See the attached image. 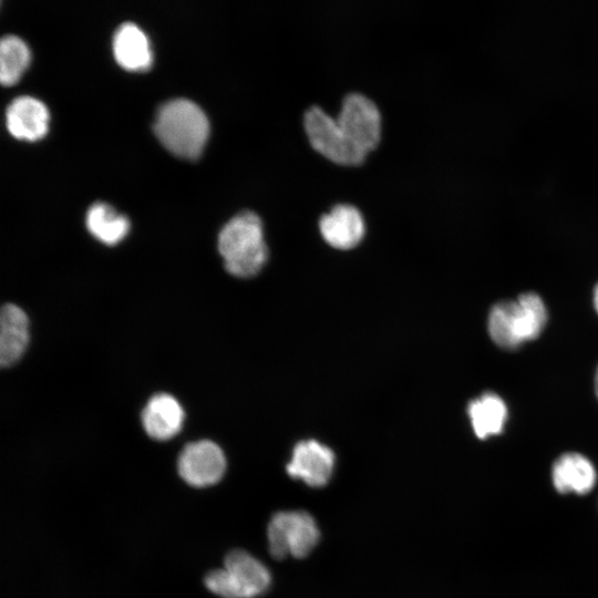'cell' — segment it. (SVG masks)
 <instances>
[{
    "mask_svg": "<svg viewBox=\"0 0 598 598\" xmlns=\"http://www.w3.org/2000/svg\"><path fill=\"white\" fill-rule=\"evenodd\" d=\"M217 248L227 272L239 278L257 275L268 258L262 220L250 210L235 215L219 231Z\"/></svg>",
    "mask_w": 598,
    "mask_h": 598,
    "instance_id": "cell-1",
    "label": "cell"
},
{
    "mask_svg": "<svg viewBox=\"0 0 598 598\" xmlns=\"http://www.w3.org/2000/svg\"><path fill=\"white\" fill-rule=\"evenodd\" d=\"M153 130L167 151L185 159H196L207 142L209 123L194 102L175 99L158 107Z\"/></svg>",
    "mask_w": 598,
    "mask_h": 598,
    "instance_id": "cell-2",
    "label": "cell"
},
{
    "mask_svg": "<svg viewBox=\"0 0 598 598\" xmlns=\"http://www.w3.org/2000/svg\"><path fill=\"white\" fill-rule=\"evenodd\" d=\"M547 321L542 298L527 292L515 300L494 305L488 315L487 328L492 340L504 349H515L536 339Z\"/></svg>",
    "mask_w": 598,
    "mask_h": 598,
    "instance_id": "cell-3",
    "label": "cell"
},
{
    "mask_svg": "<svg viewBox=\"0 0 598 598\" xmlns=\"http://www.w3.org/2000/svg\"><path fill=\"white\" fill-rule=\"evenodd\" d=\"M270 580L267 567L243 549L230 550L224 567L204 577L207 589L221 598H256L267 590Z\"/></svg>",
    "mask_w": 598,
    "mask_h": 598,
    "instance_id": "cell-4",
    "label": "cell"
},
{
    "mask_svg": "<svg viewBox=\"0 0 598 598\" xmlns=\"http://www.w3.org/2000/svg\"><path fill=\"white\" fill-rule=\"evenodd\" d=\"M269 551L276 559L288 555L303 558L319 542V528L312 516L302 511L276 513L267 529Z\"/></svg>",
    "mask_w": 598,
    "mask_h": 598,
    "instance_id": "cell-5",
    "label": "cell"
},
{
    "mask_svg": "<svg viewBox=\"0 0 598 598\" xmlns=\"http://www.w3.org/2000/svg\"><path fill=\"white\" fill-rule=\"evenodd\" d=\"M336 121L347 140L365 156L381 142L380 110L362 93L351 92L343 97Z\"/></svg>",
    "mask_w": 598,
    "mask_h": 598,
    "instance_id": "cell-6",
    "label": "cell"
},
{
    "mask_svg": "<svg viewBox=\"0 0 598 598\" xmlns=\"http://www.w3.org/2000/svg\"><path fill=\"white\" fill-rule=\"evenodd\" d=\"M303 128L311 147L337 165L357 166L367 158L347 140L336 118L320 106L313 105L305 112Z\"/></svg>",
    "mask_w": 598,
    "mask_h": 598,
    "instance_id": "cell-7",
    "label": "cell"
},
{
    "mask_svg": "<svg viewBox=\"0 0 598 598\" xmlns=\"http://www.w3.org/2000/svg\"><path fill=\"white\" fill-rule=\"evenodd\" d=\"M179 476L193 487L218 483L226 471L223 450L213 441L200 440L186 444L177 460Z\"/></svg>",
    "mask_w": 598,
    "mask_h": 598,
    "instance_id": "cell-8",
    "label": "cell"
},
{
    "mask_svg": "<svg viewBox=\"0 0 598 598\" xmlns=\"http://www.w3.org/2000/svg\"><path fill=\"white\" fill-rule=\"evenodd\" d=\"M336 456L328 446L313 441L299 442L287 464V473L312 487L324 486L333 472Z\"/></svg>",
    "mask_w": 598,
    "mask_h": 598,
    "instance_id": "cell-9",
    "label": "cell"
},
{
    "mask_svg": "<svg viewBox=\"0 0 598 598\" xmlns=\"http://www.w3.org/2000/svg\"><path fill=\"white\" fill-rule=\"evenodd\" d=\"M324 241L337 249H351L360 244L365 233L361 212L350 204H338L319 219Z\"/></svg>",
    "mask_w": 598,
    "mask_h": 598,
    "instance_id": "cell-10",
    "label": "cell"
},
{
    "mask_svg": "<svg viewBox=\"0 0 598 598\" xmlns=\"http://www.w3.org/2000/svg\"><path fill=\"white\" fill-rule=\"evenodd\" d=\"M141 419L150 437L156 441H167L182 430L185 412L173 395L157 393L147 401Z\"/></svg>",
    "mask_w": 598,
    "mask_h": 598,
    "instance_id": "cell-11",
    "label": "cell"
},
{
    "mask_svg": "<svg viewBox=\"0 0 598 598\" xmlns=\"http://www.w3.org/2000/svg\"><path fill=\"white\" fill-rule=\"evenodd\" d=\"M6 124L11 135L20 140L37 141L48 132L49 112L35 97L19 96L7 107Z\"/></svg>",
    "mask_w": 598,
    "mask_h": 598,
    "instance_id": "cell-12",
    "label": "cell"
},
{
    "mask_svg": "<svg viewBox=\"0 0 598 598\" xmlns=\"http://www.w3.org/2000/svg\"><path fill=\"white\" fill-rule=\"evenodd\" d=\"M29 343V319L14 303H6L0 312V364L9 368L23 355Z\"/></svg>",
    "mask_w": 598,
    "mask_h": 598,
    "instance_id": "cell-13",
    "label": "cell"
},
{
    "mask_svg": "<svg viewBox=\"0 0 598 598\" xmlns=\"http://www.w3.org/2000/svg\"><path fill=\"white\" fill-rule=\"evenodd\" d=\"M116 62L128 71H146L152 65V51L145 33L134 23L121 24L113 37Z\"/></svg>",
    "mask_w": 598,
    "mask_h": 598,
    "instance_id": "cell-14",
    "label": "cell"
},
{
    "mask_svg": "<svg viewBox=\"0 0 598 598\" xmlns=\"http://www.w3.org/2000/svg\"><path fill=\"white\" fill-rule=\"evenodd\" d=\"M592 463L581 454L566 453L553 466V483L559 493L586 494L595 485Z\"/></svg>",
    "mask_w": 598,
    "mask_h": 598,
    "instance_id": "cell-15",
    "label": "cell"
},
{
    "mask_svg": "<svg viewBox=\"0 0 598 598\" xmlns=\"http://www.w3.org/2000/svg\"><path fill=\"white\" fill-rule=\"evenodd\" d=\"M467 412L476 436L482 440L499 434L507 417L505 402L493 392H486L472 400Z\"/></svg>",
    "mask_w": 598,
    "mask_h": 598,
    "instance_id": "cell-16",
    "label": "cell"
},
{
    "mask_svg": "<svg viewBox=\"0 0 598 598\" xmlns=\"http://www.w3.org/2000/svg\"><path fill=\"white\" fill-rule=\"evenodd\" d=\"M85 223L90 234L109 246L123 240L130 230V221L124 215L100 202L89 208Z\"/></svg>",
    "mask_w": 598,
    "mask_h": 598,
    "instance_id": "cell-17",
    "label": "cell"
},
{
    "mask_svg": "<svg viewBox=\"0 0 598 598\" xmlns=\"http://www.w3.org/2000/svg\"><path fill=\"white\" fill-rule=\"evenodd\" d=\"M30 61L27 44L16 35H4L0 43V80L3 85L17 83Z\"/></svg>",
    "mask_w": 598,
    "mask_h": 598,
    "instance_id": "cell-18",
    "label": "cell"
},
{
    "mask_svg": "<svg viewBox=\"0 0 598 598\" xmlns=\"http://www.w3.org/2000/svg\"><path fill=\"white\" fill-rule=\"evenodd\" d=\"M594 305H595V308L598 312V283L597 286L595 287V290H594Z\"/></svg>",
    "mask_w": 598,
    "mask_h": 598,
    "instance_id": "cell-19",
    "label": "cell"
},
{
    "mask_svg": "<svg viewBox=\"0 0 598 598\" xmlns=\"http://www.w3.org/2000/svg\"><path fill=\"white\" fill-rule=\"evenodd\" d=\"M595 390H596V395L598 398V368L595 375Z\"/></svg>",
    "mask_w": 598,
    "mask_h": 598,
    "instance_id": "cell-20",
    "label": "cell"
}]
</instances>
